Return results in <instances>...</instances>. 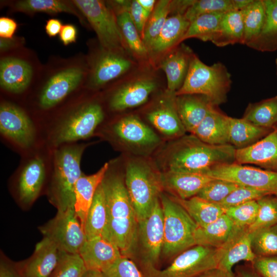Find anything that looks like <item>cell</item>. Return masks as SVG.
<instances>
[{
  "label": "cell",
  "instance_id": "obj_23",
  "mask_svg": "<svg viewBox=\"0 0 277 277\" xmlns=\"http://www.w3.org/2000/svg\"><path fill=\"white\" fill-rule=\"evenodd\" d=\"M194 54L188 47L182 45L162 61L160 67L166 74L168 92L175 93L182 86Z\"/></svg>",
  "mask_w": 277,
  "mask_h": 277
},
{
  "label": "cell",
  "instance_id": "obj_42",
  "mask_svg": "<svg viewBox=\"0 0 277 277\" xmlns=\"http://www.w3.org/2000/svg\"><path fill=\"white\" fill-rule=\"evenodd\" d=\"M171 12V1L161 0L156 3L144 30L143 41L147 48L155 39Z\"/></svg>",
  "mask_w": 277,
  "mask_h": 277
},
{
  "label": "cell",
  "instance_id": "obj_11",
  "mask_svg": "<svg viewBox=\"0 0 277 277\" xmlns=\"http://www.w3.org/2000/svg\"><path fill=\"white\" fill-rule=\"evenodd\" d=\"M104 119L101 106L95 103L83 105L70 113L58 126L54 134L55 145L91 136Z\"/></svg>",
  "mask_w": 277,
  "mask_h": 277
},
{
  "label": "cell",
  "instance_id": "obj_47",
  "mask_svg": "<svg viewBox=\"0 0 277 277\" xmlns=\"http://www.w3.org/2000/svg\"><path fill=\"white\" fill-rule=\"evenodd\" d=\"M240 185L234 183L213 179L197 194L208 202L220 204Z\"/></svg>",
  "mask_w": 277,
  "mask_h": 277
},
{
  "label": "cell",
  "instance_id": "obj_15",
  "mask_svg": "<svg viewBox=\"0 0 277 277\" xmlns=\"http://www.w3.org/2000/svg\"><path fill=\"white\" fill-rule=\"evenodd\" d=\"M58 254L56 246L43 237L31 256L16 265L22 277H49L57 265Z\"/></svg>",
  "mask_w": 277,
  "mask_h": 277
},
{
  "label": "cell",
  "instance_id": "obj_2",
  "mask_svg": "<svg viewBox=\"0 0 277 277\" xmlns=\"http://www.w3.org/2000/svg\"><path fill=\"white\" fill-rule=\"evenodd\" d=\"M236 149L230 144L206 143L193 134L175 139L162 157L164 171L203 173L215 165L235 162Z\"/></svg>",
  "mask_w": 277,
  "mask_h": 277
},
{
  "label": "cell",
  "instance_id": "obj_28",
  "mask_svg": "<svg viewBox=\"0 0 277 277\" xmlns=\"http://www.w3.org/2000/svg\"><path fill=\"white\" fill-rule=\"evenodd\" d=\"M32 75L31 67L21 59L7 57L0 63V84L5 90L14 93L23 91Z\"/></svg>",
  "mask_w": 277,
  "mask_h": 277
},
{
  "label": "cell",
  "instance_id": "obj_33",
  "mask_svg": "<svg viewBox=\"0 0 277 277\" xmlns=\"http://www.w3.org/2000/svg\"><path fill=\"white\" fill-rule=\"evenodd\" d=\"M266 18L259 35L247 46L261 52L277 50V0H264Z\"/></svg>",
  "mask_w": 277,
  "mask_h": 277
},
{
  "label": "cell",
  "instance_id": "obj_51",
  "mask_svg": "<svg viewBox=\"0 0 277 277\" xmlns=\"http://www.w3.org/2000/svg\"><path fill=\"white\" fill-rule=\"evenodd\" d=\"M251 265L261 277H277V256H256Z\"/></svg>",
  "mask_w": 277,
  "mask_h": 277
},
{
  "label": "cell",
  "instance_id": "obj_13",
  "mask_svg": "<svg viewBox=\"0 0 277 277\" xmlns=\"http://www.w3.org/2000/svg\"><path fill=\"white\" fill-rule=\"evenodd\" d=\"M0 131L23 148H28L34 143L35 130L32 121L14 105L5 103L1 105Z\"/></svg>",
  "mask_w": 277,
  "mask_h": 277
},
{
  "label": "cell",
  "instance_id": "obj_8",
  "mask_svg": "<svg viewBox=\"0 0 277 277\" xmlns=\"http://www.w3.org/2000/svg\"><path fill=\"white\" fill-rule=\"evenodd\" d=\"M72 3L87 19L104 50H123L124 41L112 8L99 0H75Z\"/></svg>",
  "mask_w": 277,
  "mask_h": 277
},
{
  "label": "cell",
  "instance_id": "obj_62",
  "mask_svg": "<svg viewBox=\"0 0 277 277\" xmlns=\"http://www.w3.org/2000/svg\"><path fill=\"white\" fill-rule=\"evenodd\" d=\"M275 65H276V73H277V58L275 60Z\"/></svg>",
  "mask_w": 277,
  "mask_h": 277
},
{
  "label": "cell",
  "instance_id": "obj_58",
  "mask_svg": "<svg viewBox=\"0 0 277 277\" xmlns=\"http://www.w3.org/2000/svg\"><path fill=\"white\" fill-rule=\"evenodd\" d=\"M199 277H239L236 274L215 268L206 272Z\"/></svg>",
  "mask_w": 277,
  "mask_h": 277
},
{
  "label": "cell",
  "instance_id": "obj_64",
  "mask_svg": "<svg viewBox=\"0 0 277 277\" xmlns=\"http://www.w3.org/2000/svg\"></svg>",
  "mask_w": 277,
  "mask_h": 277
},
{
  "label": "cell",
  "instance_id": "obj_5",
  "mask_svg": "<svg viewBox=\"0 0 277 277\" xmlns=\"http://www.w3.org/2000/svg\"><path fill=\"white\" fill-rule=\"evenodd\" d=\"M124 179L138 222L148 215L163 193L161 173L146 160L134 159L127 164Z\"/></svg>",
  "mask_w": 277,
  "mask_h": 277
},
{
  "label": "cell",
  "instance_id": "obj_39",
  "mask_svg": "<svg viewBox=\"0 0 277 277\" xmlns=\"http://www.w3.org/2000/svg\"><path fill=\"white\" fill-rule=\"evenodd\" d=\"M224 13H212L197 17L190 22L182 42L190 38H196L204 42H211Z\"/></svg>",
  "mask_w": 277,
  "mask_h": 277
},
{
  "label": "cell",
  "instance_id": "obj_48",
  "mask_svg": "<svg viewBox=\"0 0 277 277\" xmlns=\"http://www.w3.org/2000/svg\"><path fill=\"white\" fill-rule=\"evenodd\" d=\"M256 201H251L225 209V214L239 227H249L254 222L258 211Z\"/></svg>",
  "mask_w": 277,
  "mask_h": 277
},
{
  "label": "cell",
  "instance_id": "obj_26",
  "mask_svg": "<svg viewBox=\"0 0 277 277\" xmlns=\"http://www.w3.org/2000/svg\"><path fill=\"white\" fill-rule=\"evenodd\" d=\"M229 116L215 106L209 110L192 134L210 145H226L229 144Z\"/></svg>",
  "mask_w": 277,
  "mask_h": 277
},
{
  "label": "cell",
  "instance_id": "obj_31",
  "mask_svg": "<svg viewBox=\"0 0 277 277\" xmlns=\"http://www.w3.org/2000/svg\"><path fill=\"white\" fill-rule=\"evenodd\" d=\"M234 228L233 222L224 213L210 224L197 226L194 234L195 245L219 248L227 242Z\"/></svg>",
  "mask_w": 277,
  "mask_h": 277
},
{
  "label": "cell",
  "instance_id": "obj_16",
  "mask_svg": "<svg viewBox=\"0 0 277 277\" xmlns=\"http://www.w3.org/2000/svg\"><path fill=\"white\" fill-rule=\"evenodd\" d=\"M235 162L240 164H254L264 169H277V129L255 143L236 149Z\"/></svg>",
  "mask_w": 277,
  "mask_h": 277
},
{
  "label": "cell",
  "instance_id": "obj_10",
  "mask_svg": "<svg viewBox=\"0 0 277 277\" xmlns=\"http://www.w3.org/2000/svg\"><path fill=\"white\" fill-rule=\"evenodd\" d=\"M202 173L212 179L229 181L277 196V171L234 162L215 165Z\"/></svg>",
  "mask_w": 277,
  "mask_h": 277
},
{
  "label": "cell",
  "instance_id": "obj_50",
  "mask_svg": "<svg viewBox=\"0 0 277 277\" xmlns=\"http://www.w3.org/2000/svg\"><path fill=\"white\" fill-rule=\"evenodd\" d=\"M101 273L102 277H145L135 263L124 255Z\"/></svg>",
  "mask_w": 277,
  "mask_h": 277
},
{
  "label": "cell",
  "instance_id": "obj_34",
  "mask_svg": "<svg viewBox=\"0 0 277 277\" xmlns=\"http://www.w3.org/2000/svg\"><path fill=\"white\" fill-rule=\"evenodd\" d=\"M172 197L183 206L197 226L210 224L225 213V209L220 204L208 202L197 195L187 200Z\"/></svg>",
  "mask_w": 277,
  "mask_h": 277
},
{
  "label": "cell",
  "instance_id": "obj_40",
  "mask_svg": "<svg viewBox=\"0 0 277 277\" xmlns=\"http://www.w3.org/2000/svg\"><path fill=\"white\" fill-rule=\"evenodd\" d=\"M117 24L122 37L132 51L140 56L147 55L148 50L127 10L116 12Z\"/></svg>",
  "mask_w": 277,
  "mask_h": 277
},
{
  "label": "cell",
  "instance_id": "obj_29",
  "mask_svg": "<svg viewBox=\"0 0 277 277\" xmlns=\"http://www.w3.org/2000/svg\"><path fill=\"white\" fill-rule=\"evenodd\" d=\"M131 66V62L119 52L104 50L93 66L91 84L94 87L102 86L127 71Z\"/></svg>",
  "mask_w": 277,
  "mask_h": 277
},
{
  "label": "cell",
  "instance_id": "obj_27",
  "mask_svg": "<svg viewBox=\"0 0 277 277\" xmlns=\"http://www.w3.org/2000/svg\"><path fill=\"white\" fill-rule=\"evenodd\" d=\"M109 168L105 163L95 173L90 175H82L78 179L74 189L75 213L84 228L88 212L98 186Z\"/></svg>",
  "mask_w": 277,
  "mask_h": 277
},
{
  "label": "cell",
  "instance_id": "obj_43",
  "mask_svg": "<svg viewBox=\"0 0 277 277\" xmlns=\"http://www.w3.org/2000/svg\"><path fill=\"white\" fill-rule=\"evenodd\" d=\"M87 271L79 253L59 251L57 265L49 277H82Z\"/></svg>",
  "mask_w": 277,
  "mask_h": 277
},
{
  "label": "cell",
  "instance_id": "obj_3",
  "mask_svg": "<svg viewBox=\"0 0 277 277\" xmlns=\"http://www.w3.org/2000/svg\"><path fill=\"white\" fill-rule=\"evenodd\" d=\"M231 83V75L225 65L217 62L208 66L194 54L184 82L175 95H202L217 107L226 101Z\"/></svg>",
  "mask_w": 277,
  "mask_h": 277
},
{
  "label": "cell",
  "instance_id": "obj_22",
  "mask_svg": "<svg viewBox=\"0 0 277 277\" xmlns=\"http://www.w3.org/2000/svg\"><path fill=\"white\" fill-rule=\"evenodd\" d=\"M45 179L43 161L36 157L24 168L17 184L18 201L23 208L30 207L38 196Z\"/></svg>",
  "mask_w": 277,
  "mask_h": 277
},
{
  "label": "cell",
  "instance_id": "obj_61",
  "mask_svg": "<svg viewBox=\"0 0 277 277\" xmlns=\"http://www.w3.org/2000/svg\"><path fill=\"white\" fill-rule=\"evenodd\" d=\"M82 277H102V275L100 272L87 270Z\"/></svg>",
  "mask_w": 277,
  "mask_h": 277
},
{
  "label": "cell",
  "instance_id": "obj_32",
  "mask_svg": "<svg viewBox=\"0 0 277 277\" xmlns=\"http://www.w3.org/2000/svg\"><path fill=\"white\" fill-rule=\"evenodd\" d=\"M244 29L241 11L231 10L223 15L211 42L223 47L235 44H243Z\"/></svg>",
  "mask_w": 277,
  "mask_h": 277
},
{
  "label": "cell",
  "instance_id": "obj_1",
  "mask_svg": "<svg viewBox=\"0 0 277 277\" xmlns=\"http://www.w3.org/2000/svg\"><path fill=\"white\" fill-rule=\"evenodd\" d=\"M107 207V222L103 237L115 244L129 258L137 242L138 219L128 194L125 179L109 172L102 182Z\"/></svg>",
  "mask_w": 277,
  "mask_h": 277
},
{
  "label": "cell",
  "instance_id": "obj_21",
  "mask_svg": "<svg viewBox=\"0 0 277 277\" xmlns=\"http://www.w3.org/2000/svg\"><path fill=\"white\" fill-rule=\"evenodd\" d=\"M163 189L173 197L187 200L197 195L202 189L213 180L202 173L163 171L161 173Z\"/></svg>",
  "mask_w": 277,
  "mask_h": 277
},
{
  "label": "cell",
  "instance_id": "obj_12",
  "mask_svg": "<svg viewBox=\"0 0 277 277\" xmlns=\"http://www.w3.org/2000/svg\"><path fill=\"white\" fill-rule=\"evenodd\" d=\"M138 240L142 250V265L156 267L164 243V216L160 199L148 215L138 221Z\"/></svg>",
  "mask_w": 277,
  "mask_h": 277
},
{
  "label": "cell",
  "instance_id": "obj_63",
  "mask_svg": "<svg viewBox=\"0 0 277 277\" xmlns=\"http://www.w3.org/2000/svg\"><path fill=\"white\" fill-rule=\"evenodd\" d=\"M276 171H277V170H276Z\"/></svg>",
  "mask_w": 277,
  "mask_h": 277
},
{
  "label": "cell",
  "instance_id": "obj_38",
  "mask_svg": "<svg viewBox=\"0 0 277 277\" xmlns=\"http://www.w3.org/2000/svg\"><path fill=\"white\" fill-rule=\"evenodd\" d=\"M241 11L244 29L243 44L247 46L259 35L263 27L266 18L264 0H253Z\"/></svg>",
  "mask_w": 277,
  "mask_h": 277
},
{
  "label": "cell",
  "instance_id": "obj_54",
  "mask_svg": "<svg viewBox=\"0 0 277 277\" xmlns=\"http://www.w3.org/2000/svg\"><path fill=\"white\" fill-rule=\"evenodd\" d=\"M16 23L7 17L0 18V36L3 39H11L16 30Z\"/></svg>",
  "mask_w": 277,
  "mask_h": 277
},
{
  "label": "cell",
  "instance_id": "obj_20",
  "mask_svg": "<svg viewBox=\"0 0 277 277\" xmlns=\"http://www.w3.org/2000/svg\"><path fill=\"white\" fill-rule=\"evenodd\" d=\"M252 236L248 227L234 226L231 236L223 246L224 253L218 268L232 272V267L241 261L252 263L256 256L252 248Z\"/></svg>",
  "mask_w": 277,
  "mask_h": 277
},
{
  "label": "cell",
  "instance_id": "obj_19",
  "mask_svg": "<svg viewBox=\"0 0 277 277\" xmlns=\"http://www.w3.org/2000/svg\"><path fill=\"white\" fill-rule=\"evenodd\" d=\"M78 253L87 270L103 272L122 255L118 247L102 236L87 240Z\"/></svg>",
  "mask_w": 277,
  "mask_h": 277
},
{
  "label": "cell",
  "instance_id": "obj_44",
  "mask_svg": "<svg viewBox=\"0 0 277 277\" xmlns=\"http://www.w3.org/2000/svg\"><path fill=\"white\" fill-rule=\"evenodd\" d=\"M256 201L259 206L257 215L248 227L251 233L277 224V196L267 195Z\"/></svg>",
  "mask_w": 277,
  "mask_h": 277
},
{
  "label": "cell",
  "instance_id": "obj_9",
  "mask_svg": "<svg viewBox=\"0 0 277 277\" xmlns=\"http://www.w3.org/2000/svg\"><path fill=\"white\" fill-rule=\"evenodd\" d=\"M38 230L59 251L78 253L87 240L84 228L74 208L57 211L54 217L38 227Z\"/></svg>",
  "mask_w": 277,
  "mask_h": 277
},
{
  "label": "cell",
  "instance_id": "obj_46",
  "mask_svg": "<svg viewBox=\"0 0 277 277\" xmlns=\"http://www.w3.org/2000/svg\"><path fill=\"white\" fill-rule=\"evenodd\" d=\"M233 0H199L193 3L184 14L190 22L197 17L212 13H226L234 10Z\"/></svg>",
  "mask_w": 277,
  "mask_h": 277
},
{
  "label": "cell",
  "instance_id": "obj_59",
  "mask_svg": "<svg viewBox=\"0 0 277 277\" xmlns=\"http://www.w3.org/2000/svg\"><path fill=\"white\" fill-rule=\"evenodd\" d=\"M143 9L150 15L153 11L156 1L154 0H137Z\"/></svg>",
  "mask_w": 277,
  "mask_h": 277
},
{
  "label": "cell",
  "instance_id": "obj_17",
  "mask_svg": "<svg viewBox=\"0 0 277 277\" xmlns=\"http://www.w3.org/2000/svg\"><path fill=\"white\" fill-rule=\"evenodd\" d=\"M84 72L72 67L54 74L47 82L41 93L39 103L42 108L49 109L61 102L81 82Z\"/></svg>",
  "mask_w": 277,
  "mask_h": 277
},
{
  "label": "cell",
  "instance_id": "obj_36",
  "mask_svg": "<svg viewBox=\"0 0 277 277\" xmlns=\"http://www.w3.org/2000/svg\"><path fill=\"white\" fill-rule=\"evenodd\" d=\"M107 222L106 203L101 183L96 191L84 225L87 240L102 236Z\"/></svg>",
  "mask_w": 277,
  "mask_h": 277
},
{
  "label": "cell",
  "instance_id": "obj_56",
  "mask_svg": "<svg viewBox=\"0 0 277 277\" xmlns=\"http://www.w3.org/2000/svg\"><path fill=\"white\" fill-rule=\"evenodd\" d=\"M63 26L61 21L56 18H51L47 21L45 30L50 37H54L60 34Z\"/></svg>",
  "mask_w": 277,
  "mask_h": 277
},
{
  "label": "cell",
  "instance_id": "obj_24",
  "mask_svg": "<svg viewBox=\"0 0 277 277\" xmlns=\"http://www.w3.org/2000/svg\"><path fill=\"white\" fill-rule=\"evenodd\" d=\"M175 103L181 121L186 131L191 134L201 124L209 110L215 107L207 97L199 94L176 95Z\"/></svg>",
  "mask_w": 277,
  "mask_h": 277
},
{
  "label": "cell",
  "instance_id": "obj_18",
  "mask_svg": "<svg viewBox=\"0 0 277 277\" xmlns=\"http://www.w3.org/2000/svg\"><path fill=\"white\" fill-rule=\"evenodd\" d=\"M175 98V93L168 91V97L161 100L147 113V118L162 134L177 139L185 135L186 130L179 117Z\"/></svg>",
  "mask_w": 277,
  "mask_h": 277
},
{
  "label": "cell",
  "instance_id": "obj_7",
  "mask_svg": "<svg viewBox=\"0 0 277 277\" xmlns=\"http://www.w3.org/2000/svg\"><path fill=\"white\" fill-rule=\"evenodd\" d=\"M224 252L223 247L214 248L195 245L175 256L164 269L142 265L143 273L145 277H199L217 268Z\"/></svg>",
  "mask_w": 277,
  "mask_h": 277
},
{
  "label": "cell",
  "instance_id": "obj_14",
  "mask_svg": "<svg viewBox=\"0 0 277 277\" xmlns=\"http://www.w3.org/2000/svg\"><path fill=\"white\" fill-rule=\"evenodd\" d=\"M112 130L125 146L140 152L154 149L161 142L160 137L150 127L132 115L120 120L114 124Z\"/></svg>",
  "mask_w": 277,
  "mask_h": 277
},
{
  "label": "cell",
  "instance_id": "obj_60",
  "mask_svg": "<svg viewBox=\"0 0 277 277\" xmlns=\"http://www.w3.org/2000/svg\"><path fill=\"white\" fill-rule=\"evenodd\" d=\"M253 0H233L234 9L241 11L248 6Z\"/></svg>",
  "mask_w": 277,
  "mask_h": 277
},
{
  "label": "cell",
  "instance_id": "obj_4",
  "mask_svg": "<svg viewBox=\"0 0 277 277\" xmlns=\"http://www.w3.org/2000/svg\"><path fill=\"white\" fill-rule=\"evenodd\" d=\"M84 145H74L57 150L54 172L49 189V201L57 211L74 208V189L82 172L80 164Z\"/></svg>",
  "mask_w": 277,
  "mask_h": 277
},
{
  "label": "cell",
  "instance_id": "obj_6",
  "mask_svg": "<svg viewBox=\"0 0 277 277\" xmlns=\"http://www.w3.org/2000/svg\"><path fill=\"white\" fill-rule=\"evenodd\" d=\"M164 216V243L162 255L176 256L195 245L197 225L186 210L172 197L162 193L160 197Z\"/></svg>",
  "mask_w": 277,
  "mask_h": 277
},
{
  "label": "cell",
  "instance_id": "obj_57",
  "mask_svg": "<svg viewBox=\"0 0 277 277\" xmlns=\"http://www.w3.org/2000/svg\"><path fill=\"white\" fill-rule=\"evenodd\" d=\"M236 274L239 277H261L250 265H243L237 267Z\"/></svg>",
  "mask_w": 277,
  "mask_h": 277
},
{
  "label": "cell",
  "instance_id": "obj_49",
  "mask_svg": "<svg viewBox=\"0 0 277 277\" xmlns=\"http://www.w3.org/2000/svg\"><path fill=\"white\" fill-rule=\"evenodd\" d=\"M269 193L253 188L240 186L233 191L220 204L224 209L236 206L251 201H256Z\"/></svg>",
  "mask_w": 277,
  "mask_h": 277
},
{
  "label": "cell",
  "instance_id": "obj_45",
  "mask_svg": "<svg viewBox=\"0 0 277 277\" xmlns=\"http://www.w3.org/2000/svg\"><path fill=\"white\" fill-rule=\"evenodd\" d=\"M252 234V248L256 256H277V224Z\"/></svg>",
  "mask_w": 277,
  "mask_h": 277
},
{
  "label": "cell",
  "instance_id": "obj_53",
  "mask_svg": "<svg viewBox=\"0 0 277 277\" xmlns=\"http://www.w3.org/2000/svg\"><path fill=\"white\" fill-rule=\"evenodd\" d=\"M0 277H22L16 265L1 252Z\"/></svg>",
  "mask_w": 277,
  "mask_h": 277
},
{
  "label": "cell",
  "instance_id": "obj_30",
  "mask_svg": "<svg viewBox=\"0 0 277 277\" xmlns=\"http://www.w3.org/2000/svg\"><path fill=\"white\" fill-rule=\"evenodd\" d=\"M190 24L184 15L173 14L168 17L160 32L148 47V52L161 54L181 43Z\"/></svg>",
  "mask_w": 277,
  "mask_h": 277
},
{
  "label": "cell",
  "instance_id": "obj_55",
  "mask_svg": "<svg viewBox=\"0 0 277 277\" xmlns=\"http://www.w3.org/2000/svg\"><path fill=\"white\" fill-rule=\"evenodd\" d=\"M61 41L64 45L75 42L77 36V30L74 26L66 24L63 26L59 34Z\"/></svg>",
  "mask_w": 277,
  "mask_h": 277
},
{
  "label": "cell",
  "instance_id": "obj_35",
  "mask_svg": "<svg viewBox=\"0 0 277 277\" xmlns=\"http://www.w3.org/2000/svg\"><path fill=\"white\" fill-rule=\"evenodd\" d=\"M269 129L257 126L243 118L229 117V144L236 149L248 147L267 135Z\"/></svg>",
  "mask_w": 277,
  "mask_h": 277
},
{
  "label": "cell",
  "instance_id": "obj_52",
  "mask_svg": "<svg viewBox=\"0 0 277 277\" xmlns=\"http://www.w3.org/2000/svg\"><path fill=\"white\" fill-rule=\"evenodd\" d=\"M127 11L143 38L145 27L150 15L143 9L137 0L130 1Z\"/></svg>",
  "mask_w": 277,
  "mask_h": 277
},
{
  "label": "cell",
  "instance_id": "obj_37",
  "mask_svg": "<svg viewBox=\"0 0 277 277\" xmlns=\"http://www.w3.org/2000/svg\"><path fill=\"white\" fill-rule=\"evenodd\" d=\"M243 118L257 126L270 129L277 123V95L249 104Z\"/></svg>",
  "mask_w": 277,
  "mask_h": 277
},
{
  "label": "cell",
  "instance_id": "obj_41",
  "mask_svg": "<svg viewBox=\"0 0 277 277\" xmlns=\"http://www.w3.org/2000/svg\"><path fill=\"white\" fill-rule=\"evenodd\" d=\"M15 9L19 11L34 13L45 12L56 14L61 12L69 13L82 20L81 14L68 2L59 0H24L17 2Z\"/></svg>",
  "mask_w": 277,
  "mask_h": 277
},
{
  "label": "cell",
  "instance_id": "obj_25",
  "mask_svg": "<svg viewBox=\"0 0 277 277\" xmlns=\"http://www.w3.org/2000/svg\"><path fill=\"white\" fill-rule=\"evenodd\" d=\"M155 88V83L149 79L131 82L114 93L110 100V108L114 111H122L138 106L147 101Z\"/></svg>",
  "mask_w": 277,
  "mask_h": 277
}]
</instances>
